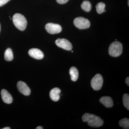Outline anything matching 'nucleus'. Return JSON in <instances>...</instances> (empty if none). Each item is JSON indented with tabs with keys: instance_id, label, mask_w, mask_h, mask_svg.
<instances>
[{
	"instance_id": "25",
	"label": "nucleus",
	"mask_w": 129,
	"mask_h": 129,
	"mask_svg": "<svg viewBox=\"0 0 129 129\" xmlns=\"http://www.w3.org/2000/svg\"><path fill=\"white\" fill-rule=\"evenodd\" d=\"M0 31H1V25H0Z\"/></svg>"
},
{
	"instance_id": "9",
	"label": "nucleus",
	"mask_w": 129,
	"mask_h": 129,
	"mask_svg": "<svg viewBox=\"0 0 129 129\" xmlns=\"http://www.w3.org/2000/svg\"><path fill=\"white\" fill-rule=\"evenodd\" d=\"M28 54L31 57L37 60H41L44 57V54L42 51L37 48H32L29 50Z\"/></svg>"
},
{
	"instance_id": "2",
	"label": "nucleus",
	"mask_w": 129,
	"mask_h": 129,
	"mask_svg": "<svg viewBox=\"0 0 129 129\" xmlns=\"http://www.w3.org/2000/svg\"><path fill=\"white\" fill-rule=\"evenodd\" d=\"M13 22L17 28L23 31L26 28L27 21L24 16L19 13H16L13 17Z\"/></svg>"
},
{
	"instance_id": "8",
	"label": "nucleus",
	"mask_w": 129,
	"mask_h": 129,
	"mask_svg": "<svg viewBox=\"0 0 129 129\" xmlns=\"http://www.w3.org/2000/svg\"><path fill=\"white\" fill-rule=\"evenodd\" d=\"M17 87L19 91L25 96L30 95V90L26 83L22 81H18L17 84Z\"/></svg>"
},
{
	"instance_id": "24",
	"label": "nucleus",
	"mask_w": 129,
	"mask_h": 129,
	"mask_svg": "<svg viewBox=\"0 0 129 129\" xmlns=\"http://www.w3.org/2000/svg\"><path fill=\"white\" fill-rule=\"evenodd\" d=\"M129 0H128V6H129Z\"/></svg>"
},
{
	"instance_id": "18",
	"label": "nucleus",
	"mask_w": 129,
	"mask_h": 129,
	"mask_svg": "<svg viewBox=\"0 0 129 129\" xmlns=\"http://www.w3.org/2000/svg\"><path fill=\"white\" fill-rule=\"evenodd\" d=\"M123 101L124 106L128 110H129V95L128 94H125L123 97Z\"/></svg>"
},
{
	"instance_id": "13",
	"label": "nucleus",
	"mask_w": 129,
	"mask_h": 129,
	"mask_svg": "<svg viewBox=\"0 0 129 129\" xmlns=\"http://www.w3.org/2000/svg\"><path fill=\"white\" fill-rule=\"evenodd\" d=\"M69 73L72 81H77L78 78L79 72L76 68L72 67L70 69Z\"/></svg>"
},
{
	"instance_id": "21",
	"label": "nucleus",
	"mask_w": 129,
	"mask_h": 129,
	"mask_svg": "<svg viewBox=\"0 0 129 129\" xmlns=\"http://www.w3.org/2000/svg\"><path fill=\"white\" fill-rule=\"evenodd\" d=\"M125 83L127 84V85L129 86V78L128 77L125 80Z\"/></svg>"
},
{
	"instance_id": "16",
	"label": "nucleus",
	"mask_w": 129,
	"mask_h": 129,
	"mask_svg": "<svg viewBox=\"0 0 129 129\" xmlns=\"http://www.w3.org/2000/svg\"><path fill=\"white\" fill-rule=\"evenodd\" d=\"M119 125L123 127V128L128 129L129 128V119L127 118L122 119L119 121Z\"/></svg>"
},
{
	"instance_id": "14",
	"label": "nucleus",
	"mask_w": 129,
	"mask_h": 129,
	"mask_svg": "<svg viewBox=\"0 0 129 129\" xmlns=\"http://www.w3.org/2000/svg\"><path fill=\"white\" fill-rule=\"evenodd\" d=\"M5 60L7 61H11L13 59V53L11 49L8 48L5 51Z\"/></svg>"
},
{
	"instance_id": "26",
	"label": "nucleus",
	"mask_w": 129,
	"mask_h": 129,
	"mask_svg": "<svg viewBox=\"0 0 129 129\" xmlns=\"http://www.w3.org/2000/svg\"><path fill=\"white\" fill-rule=\"evenodd\" d=\"M72 52H73V51H72Z\"/></svg>"
},
{
	"instance_id": "5",
	"label": "nucleus",
	"mask_w": 129,
	"mask_h": 129,
	"mask_svg": "<svg viewBox=\"0 0 129 129\" xmlns=\"http://www.w3.org/2000/svg\"><path fill=\"white\" fill-rule=\"evenodd\" d=\"M103 78L100 74H97L92 79L91 82V87L95 90L101 89L103 84Z\"/></svg>"
},
{
	"instance_id": "17",
	"label": "nucleus",
	"mask_w": 129,
	"mask_h": 129,
	"mask_svg": "<svg viewBox=\"0 0 129 129\" xmlns=\"http://www.w3.org/2000/svg\"><path fill=\"white\" fill-rule=\"evenodd\" d=\"M105 7H106V5L104 3H99L96 7V11L99 14H102L104 12H106V11L105 9Z\"/></svg>"
},
{
	"instance_id": "10",
	"label": "nucleus",
	"mask_w": 129,
	"mask_h": 129,
	"mask_svg": "<svg viewBox=\"0 0 129 129\" xmlns=\"http://www.w3.org/2000/svg\"><path fill=\"white\" fill-rule=\"evenodd\" d=\"M3 101L6 104H11L13 102V98L11 95L7 90L3 89L1 92Z\"/></svg>"
},
{
	"instance_id": "4",
	"label": "nucleus",
	"mask_w": 129,
	"mask_h": 129,
	"mask_svg": "<svg viewBox=\"0 0 129 129\" xmlns=\"http://www.w3.org/2000/svg\"><path fill=\"white\" fill-rule=\"evenodd\" d=\"M74 23L76 27L80 29L88 28L90 25L89 20L82 17H79L75 19Z\"/></svg>"
},
{
	"instance_id": "22",
	"label": "nucleus",
	"mask_w": 129,
	"mask_h": 129,
	"mask_svg": "<svg viewBox=\"0 0 129 129\" xmlns=\"http://www.w3.org/2000/svg\"><path fill=\"white\" fill-rule=\"evenodd\" d=\"M36 129H43V128H42V127H41V126H39V127H37V128H36Z\"/></svg>"
},
{
	"instance_id": "12",
	"label": "nucleus",
	"mask_w": 129,
	"mask_h": 129,
	"mask_svg": "<svg viewBox=\"0 0 129 129\" xmlns=\"http://www.w3.org/2000/svg\"><path fill=\"white\" fill-rule=\"evenodd\" d=\"M100 102L107 108L112 107L113 105L112 99L109 96L102 97L100 99Z\"/></svg>"
},
{
	"instance_id": "19",
	"label": "nucleus",
	"mask_w": 129,
	"mask_h": 129,
	"mask_svg": "<svg viewBox=\"0 0 129 129\" xmlns=\"http://www.w3.org/2000/svg\"><path fill=\"white\" fill-rule=\"evenodd\" d=\"M10 0H0V7L7 3Z\"/></svg>"
},
{
	"instance_id": "11",
	"label": "nucleus",
	"mask_w": 129,
	"mask_h": 129,
	"mask_svg": "<svg viewBox=\"0 0 129 129\" xmlns=\"http://www.w3.org/2000/svg\"><path fill=\"white\" fill-rule=\"evenodd\" d=\"M61 91L57 88H53L51 90L50 92V96L51 99L54 102H57L60 98V93Z\"/></svg>"
},
{
	"instance_id": "7",
	"label": "nucleus",
	"mask_w": 129,
	"mask_h": 129,
	"mask_svg": "<svg viewBox=\"0 0 129 129\" xmlns=\"http://www.w3.org/2000/svg\"><path fill=\"white\" fill-rule=\"evenodd\" d=\"M46 31L51 34H55L60 33L62 30V27L57 24L48 23L45 25Z\"/></svg>"
},
{
	"instance_id": "15",
	"label": "nucleus",
	"mask_w": 129,
	"mask_h": 129,
	"mask_svg": "<svg viewBox=\"0 0 129 129\" xmlns=\"http://www.w3.org/2000/svg\"><path fill=\"white\" fill-rule=\"evenodd\" d=\"M81 7L84 11L86 12H89L91 9V4L88 1H84L81 4Z\"/></svg>"
},
{
	"instance_id": "23",
	"label": "nucleus",
	"mask_w": 129,
	"mask_h": 129,
	"mask_svg": "<svg viewBox=\"0 0 129 129\" xmlns=\"http://www.w3.org/2000/svg\"><path fill=\"white\" fill-rule=\"evenodd\" d=\"M11 128L9 127H5V128H3V129H10Z\"/></svg>"
},
{
	"instance_id": "6",
	"label": "nucleus",
	"mask_w": 129,
	"mask_h": 129,
	"mask_svg": "<svg viewBox=\"0 0 129 129\" xmlns=\"http://www.w3.org/2000/svg\"><path fill=\"white\" fill-rule=\"evenodd\" d=\"M56 45L66 50L70 51L73 48L72 44L68 40L64 39H58L55 41Z\"/></svg>"
},
{
	"instance_id": "1",
	"label": "nucleus",
	"mask_w": 129,
	"mask_h": 129,
	"mask_svg": "<svg viewBox=\"0 0 129 129\" xmlns=\"http://www.w3.org/2000/svg\"><path fill=\"white\" fill-rule=\"evenodd\" d=\"M82 120L84 122H87L88 124L91 127L95 128L101 127L103 124V120L101 118L88 113L83 115Z\"/></svg>"
},
{
	"instance_id": "3",
	"label": "nucleus",
	"mask_w": 129,
	"mask_h": 129,
	"mask_svg": "<svg viewBox=\"0 0 129 129\" xmlns=\"http://www.w3.org/2000/svg\"><path fill=\"white\" fill-rule=\"evenodd\" d=\"M123 47L120 42L115 41L111 44L109 48V53L111 56L114 57L119 56L122 54Z\"/></svg>"
},
{
	"instance_id": "20",
	"label": "nucleus",
	"mask_w": 129,
	"mask_h": 129,
	"mask_svg": "<svg viewBox=\"0 0 129 129\" xmlns=\"http://www.w3.org/2000/svg\"><path fill=\"white\" fill-rule=\"evenodd\" d=\"M69 0H56L57 2L60 4H64L67 3Z\"/></svg>"
}]
</instances>
